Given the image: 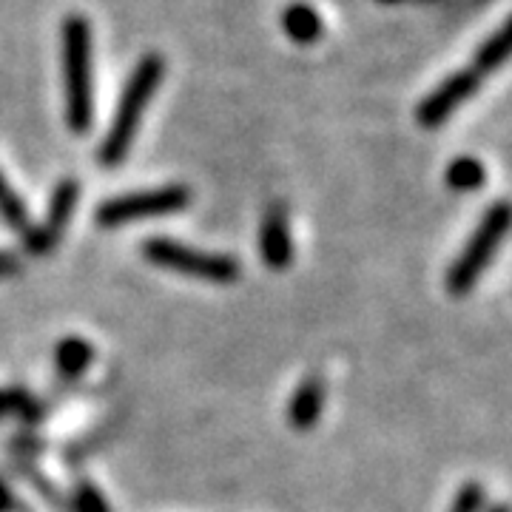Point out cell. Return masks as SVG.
<instances>
[{
	"label": "cell",
	"mask_w": 512,
	"mask_h": 512,
	"mask_svg": "<svg viewBox=\"0 0 512 512\" xmlns=\"http://www.w3.org/2000/svg\"><path fill=\"white\" fill-rule=\"evenodd\" d=\"M35 410V396L26 393L23 387H6V390H0V419H6V416H26V419H35Z\"/></svg>",
	"instance_id": "9a60e30c"
},
{
	"label": "cell",
	"mask_w": 512,
	"mask_h": 512,
	"mask_svg": "<svg viewBox=\"0 0 512 512\" xmlns=\"http://www.w3.org/2000/svg\"><path fill=\"white\" fill-rule=\"evenodd\" d=\"M510 60V26L504 23L495 35H490L481 46H478L476 57H473V72L481 77V74H493L498 72L504 63Z\"/></svg>",
	"instance_id": "7c38bea8"
},
{
	"label": "cell",
	"mask_w": 512,
	"mask_h": 512,
	"mask_svg": "<svg viewBox=\"0 0 512 512\" xmlns=\"http://www.w3.org/2000/svg\"><path fill=\"white\" fill-rule=\"evenodd\" d=\"M74 510L77 512H111L106 498L94 490L92 484H80L74 493Z\"/></svg>",
	"instance_id": "e0dca14e"
},
{
	"label": "cell",
	"mask_w": 512,
	"mask_h": 512,
	"mask_svg": "<svg viewBox=\"0 0 512 512\" xmlns=\"http://www.w3.org/2000/svg\"><path fill=\"white\" fill-rule=\"evenodd\" d=\"M92 359V345L86 339H80V336H66L63 342H57L55 365L60 370V376H66V379H80L89 370Z\"/></svg>",
	"instance_id": "8fae6325"
},
{
	"label": "cell",
	"mask_w": 512,
	"mask_h": 512,
	"mask_svg": "<svg viewBox=\"0 0 512 512\" xmlns=\"http://www.w3.org/2000/svg\"><path fill=\"white\" fill-rule=\"evenodd\" d=\"M12 507H15V504H12V493L0 484V512H9Z\"/></svg>",
	"instance_id": "d6986e66"
},
{
	"label": "cell",
	"mask_w": 512,
	"mask_h": 512,
	"mask_svg": "<svg viewBox=\"0 0 512 512\" xmlns=\"http://www.w3.org/2000/svg\"><path fill=\"white\" fill-rule=\"evenodd\" d=\"M507 228H510V205L504 200H498L481 217L473 237L467 239V245L461 248L456 262L450 265V271H447V291L453 293V296H464V293H470L476 288V282L487 271V265L495 259V251L501 248V242L507 237Z\"/></svg>",
	"instance_id": "3957f363"
},
{
	"label": "cell",
	"mask_w": 512,
	"mask_h": 512,
	"mask_svg": "<svg viewBox=\"0 0 512 512\" xmlns=\"http://www.w3.org/2000/svg\"><path fill=\"white\" fill-rule=\"evenodd\" d=\"M382 3H399V0H382Z\"/></svg>",
	"instance_id": "44dd1931"
},
{
	"label": "cell",
	"mask_w": 512,
	"mask_h": 512,
	"mask_svg": "<svg viewBox=\"0 0 512 512\" xmlns=\"http://www.w3.org/2000/svg\"><path fill=\"white\" fill-rule=\"evenodd\" d=\"M282 29L299 46H311L322 37V18L308 3H291L282 12Z\"/></svg>",
	"instance_id": "30bf717a"
},
{
	"label": "cell",
	"mask_w": 512,
	"mask_h": 512,
	"mask_svg": "<svg viewBox=\"0 0 512 512\" xmlns=\"http://www.w3.org/2000/svg\"><path fill=\"white\" fill-rule=\"evenodd\" d=\"M63 43V86H66V123L74 134H86L94 117L92 86V26L83 15H69L60 29Z\"/></svg>",
	"instance_id": "7a4b0ae2"
},
{
	"label": "cell",
	"mask_w": 512,
	"mask_h": 512,
	"mask_svg": "<svg viewBox=\"0 0 512 512\" xmlns=\"http://www.w3.org/2000/svg\"><path fill=\"white\" fill-rule=\"evenodd\" d=\"M481 507H484V490H481V484L470 481L458 490L450 512H481Z\"/></svg>",
	"instance_id": "2e32d148"
},
{
	"label": "cell",
	"mask_w": 512,
	"mask_h": 512,
	"mask_svg": "<svg viewBox=\"0 0 512 512\" xmlns=\"http://www.w3.org/2000/svg\"><path fill=\"white\" fill-rule=\"evenodd\" d=\"M163 74L165 63L160 55H146L134 66L126 89L120 94L114 120H111L109 131H106V140L100 143V151H97V163L103 168H117L128 157L131 143L137 137V128H140V120H143V111L154 100V92L160 89Z\"/></svg>",
	"instance_id": "6da1fadb"
},
{
	"label": "cell",
	"mask_w": 512,
	"mask_h": 512,
	"mask_svg": "<svg viewBox=\"0 0 512 512\" xmlns=\"http://www.w3.org/2000/svg\"><path fill=\"white\" fill-rule=\"evenodd\" d=\"M487 180V168L478 163L476 157H456L453 163L447 165V185L453 191H478Z\"/></svg>",
	"instance_id": "4fadbf2b"
},
{
	"label": "cell",
	"mask_w": 512,
	"mask_h": 512,
	"mask_svg": "<svg viewBox=\"0 0 512 512\" xmlns=\"http://www.w3.org/2000/svg\"><path fill=\"white\" fill-rule=\"evenodd\" d=\"M322 407H325V384L322 379L311 376L296 387L291 407H288V421L296 430H311L322 416Z\"/></svg>",
	"instance_id": "9c48e42d"
},
{
	"label": "cell",
	"mask_w": 512,
	"mask_h": 512,
	"mask_svg": "<svg viewBox=\"0 0 512 512\" xmlns=\"http://www.w3.org/2000/svg\"><path fill=\"white\" fill-rule=\"evenodd\" d=\"M77 202H80V183L72 180V177L60 180L55 191H52L49 211H46L43 222H40L37 228H29V231H26V237H23V245H26V251H29V254H35V256L52 254V248L60 242L63 231H66V225H69V220H72L74 205H77Z\"/></svg>",
	"instance_id": "8992f818"
},
{
	"label": "cell",
	"mask_w": 512,
	"mask_h": 512,
	"mask_svg": "<svg viewBox=\"0 0 512 512\" xmlns=\"http://www.w3.org/2000/svg\"><path fill=\"white\" fill-rule=\"evenodd\" d=\"M478 83H481V77L473 69H461V72L450 74L436 92H430L421 100L419 109H416V123L421 128L444 126L458 106H464L467 100L476 97Z\"/></svg>",
	"instance_id": "52a82bcc"
},
{
	"label": "cell",
	"mask_w": 512,
	"mask_h": 512,
	"mask_svg": "<svg viewBox=\"0 0 512 512\" xmlns=\"http://www.w3.org/2000/svg\"><path fill=\"white\" fill-rule=\"evenodd\" d=\"M0 217L15 231H29V208L20 200L18 191L6 183L3 171H0Z\"/></svg>",
	"instance_id": "5bb4252c"
},
{
	"label": "cell",
	"mask_w": 512,
	"mask_h": 512,
	"mask_svg": "<svg viewBox=\"0 0 512 512\" xmlns=\"http://www.w3.org/2000/svg\"><path fill=\"white\" fill-rule=\"evenodd\" d=\"M191 202V191L180 183L163 185V188H148V191H134L114 200L100 202L94 220L103 228H120L126 222L151 220V217H168L183 211Z\"/></svg>",
	"instance_id": "5b68a950"
},
{
	"label": "cell",
	"mask_w": 512,
	"mask_h": 512,
	"mask_svg": "<svg viewBox=\"0 0 512 512\" xmlns=\"http://www.w3.org/2000/svg\"><path fill=\"white\" fill-rule=\"evenodd\" d=\"M143 256L157 268L191 276V279H202V282H211V285H234L239 274H242V268H239L234 256L200 251V248H191L185 242L168 237L146 239L143 242Z\"/></svg>",
	"instance_id": "277c9868"
},
{
	"label": "cell",
	"mask_w": 512,
	"mask_h": 512,
	"mask_svg": "<svg viewBox=\"0 0 512 512\" xmlns=\"http://www.w3.org/2000/svg\"><path fill=\"white\" fill-rule=\"evenodd\" d=\"M259 256L271 271H282V268L291 265L293 239L285 202H271L265 217H262V225H259Z\"/></svg>",
	"instance_id": "ba28073f"
},
{
	"label": "cell",
	"mask_w": 512,
	"mask_h": 512,
	"mask_svg": "<svg viewBox=\"0 0 512 512\" xmlns=\"http://www.w3.org/2000/svg\"><path fill=\"white\" fill-rule=\"evenodd\" d=\"M15 274H20V259L9 251H0V279H9Z\"/></svg>",
	"instance_id": "ac0fdd59"
},
{
	"label": "cell",
	"mask_w": 512,
	"mask_h": 512,
	"mask_svg": "<svg viewBox=\"0 0 512 512\" xmlns=\"http://www.w3.org/2000/svg\"><path fill=\"white\" fill-rule=\"evenodd\" d=\"M490 512H507V507H493V510Z\"/></svg>",
	"instance_id": "ffe728a7"
}]
</instances>
